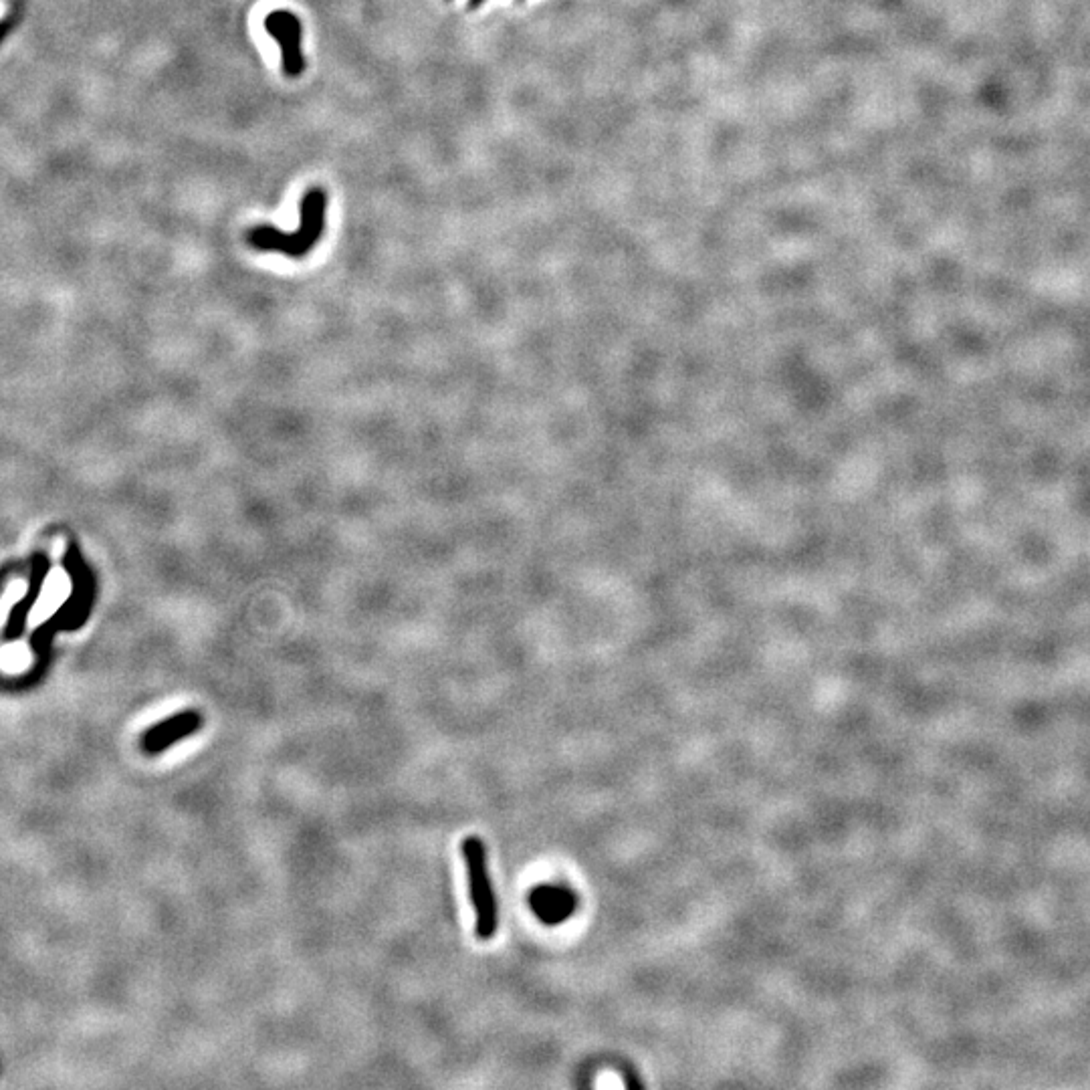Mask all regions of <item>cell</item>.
I'll use <instances>...</instances> for the list:
<instances>
[{"instance_id":"cell-1","label":"cell","mask_w":1090,"mask_h":1090,"mask_svg":"<svg viewBox=\"0 0 1090 1090\" xmlns=\"http://www.w3.org/2000/svg\"><path fill=\"white\" fill-rule=\"evenodd\" d=\"M325 204L327 198L323 190L311 188L301 200V227L295 233H281L273 227H257L249 231V245L257 251L283 253L293 259L305 257L323 235Z\"/></svg>"},{"instance_id":"cell-2","label":"cell","mask_w":1090,"mask_h":1090,"mask_svg":"<svg viewBox=\"0 0 1090 1090\" xmlns=\"http://www.w3.org/2000/svg\"><path fill=\"white\" fill-rule=\"evenodd\" d=\"M463 856L467 864L469 895L475 909V933L481 941H489L499 929V907L487 868V846L479 836L463 840Z\"/></svg>"},{"instance_id":"cell-3","label":"cell","mask_w":1090,"mask_h":1090,"mask_svg":"<svg viewBox=\"0 0 1090 1090\" xmlns=\"http://www.w3.org/2000/svg\"><path fill=\"white\" fill-rule=\"evenodd\" d=\"M265 29L277 39L283 55V73L291 79L305 71V59L301 51V21L289 11H273L265 19Z\"/></svg>"},{"instance_id":"cell-4","label":"cell","mask_w":1090,"mask_h":1090,"mask_svg":"<svg viewBox=\"0 0 1090 1090\" xmlns=\"http://www.w3.org/2000/svg\"><path fill=\"white\" fill-rule=\"evenodd\" d=\"M202 725L204 717L196 709L180 711L150 727L142 737V747L148 755H160L172 745L192 737L198 729H202Z\"/></svg>"},{"instance_id":"cell-5","label":"cell","mask_w":1090,"mask_h":1090,"mask_svg":"<svg viewBox=\"0 0 1090 1090\" xmlns=\"http://www.w3.org/2000/svg\"><path fill=\"white\" fill-rule=\"evenodd\" d=\"M5 13H7V5L3 3V0H0V19H3Z\"/></svg>"},{"instance_id":"cell-6","label":"cell","mask_w":1090,"mask_h":1090,"mask_svg":"<svg viewBox=\"0 0 1090 1090\" xmlns=\"http://www.w3.org/2000/svg\"><path fill=\"white\" fill-rule=\"evenodd\" d=\"M483 3H485V0H471V7H473V9H475V7H479V5H483Z\"/></svg>"}]
</instances>
